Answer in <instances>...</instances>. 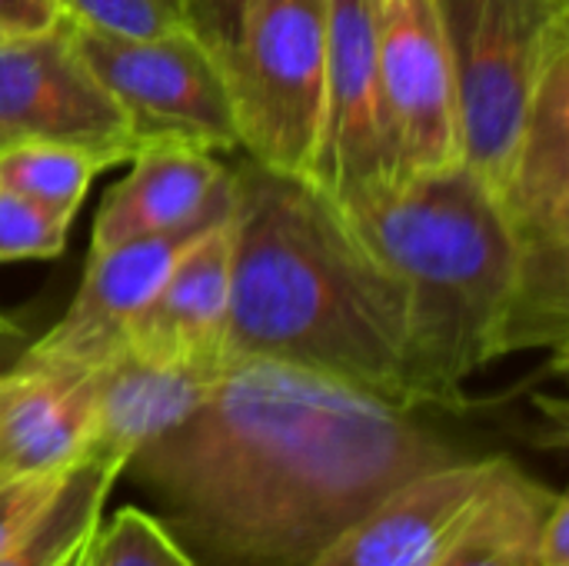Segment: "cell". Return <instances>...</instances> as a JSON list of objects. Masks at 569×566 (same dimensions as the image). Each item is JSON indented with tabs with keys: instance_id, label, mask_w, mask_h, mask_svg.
Masks as SVG:
<instances>
[{
	"instance_id": "obj_26",
	"label": "cell",
	"mask_w": 569,
	"mask_h": 566,
	"mask_svg": "<svg viewBox=\"0 0 569 566\" xmlns=\"http://www.w3.org/2000/svg\"><path fill=\"white\" fill-rule=\"evenodd\" d=\"M540 566H569V500L563 494H557L540 530Z\"/></svg>"
},
{
	"instance_id": "obj_30",
	"label": "cell",
	"mask_w": 569,
	"mask_h": 566,
	"mask_svg": "<svg viewBox=\"0 0 569 566\" xmlns=\"http://www.w3.org/2000/svg\"><path fill=\"white\" fill-rule=\"evenodd\" d=\"M0 37H3V33H0Z\"/></svg>"
},
{
	"instance_id": "obj_13",
	"label": "cell",
	"mask_w": 569,
	"mask_h": 566,
	"mask_svg": "<svg viewBox=\"0 0 569 566\" xmlns=\"http://www.w3.org/2000/svg\"><path fill=\"white\" fill-rule=\"evenodd\" d=\"M233 214V210H230ZM230 314V217L210 227L123 330V354L160 367H220Z\"/></svg>"
},
{
	"instance_id": "obj_6",
	"label": "cell",
	"mask_w": 569,
	"mask_h": 566,
	"mask_svg": "<svg viewBox=\"0 0 569 566\" xmlns=\"http://www.w3.org/2000/svg\"><path fill=\"white\" fill-rule=\"evenodd\" d=\"M330 40V0H253L240 37L220 60L250 160L310 170Z\"/></svg>"
},
{
	"instance_id": "obj_22",
	"label": "cell",
	"mask_w": 569,
	"mask_h": 566,
	"mask_svg": "<svg viewBox=\"0 0 569 566\" xmlns=\"http://www.w3.org/2000/svg\"><path fill=\"white\" fill-rule=\"evenodd\" d=\"M70 237V220H60L37 203L0 190V264L60 257Z\"/></svg>"
},
{
	"instance_id": "obj_25",
	"label": "cell",
	"mask_w": 569,
	"mask_h": 566,
	"mask_svg": "<svg viewBox=\"0 0 569 566\" xmlns=\"http://www.w3.org/2000/svg\"><path fill=\"white\" fill-rule=\"evenodd\" d=\"M60 20L57 0H0V33H33Z\"/></svg>"
},
{
	"instance_id": "obj_21",
	"label": "cell",
	"mask_w": 569,
	"mask_h": 566,
	"mask_svg": "<svg viewBox=\"0 0 569 566\" xmlns=\"http://www.w3.org/2000/svg\"><path fill=\"white\" fill-rule=\"evenodd\" d=\"M73 27L110 37H157L187 27L183 0H57Z\"/></svg>"
},
{
	"instance_id": "obj_9",
	"label": "cell",
	"mask_w": 569,
	"mask_h": 566,
	"mask_svg": "<svg viewBox=\"0 0 569 566\" xmlns=\"http://www.w3.org/2000/svg\"><path fill=\"white\" fill-rule=\"evenodd\" d=\"M307 177L340 207L403 180L377 70L370 0H330L320 127Z\"/></svg>"
},
{
	"instance_id": "obj_4",
	"label": "cell",
	"mask_w": 569,
	"mask_h": 566,
	"mask_svg": "<svg viewBox=\"0 0 569 566\" xmlns=\"http://www.w3.org/2000/svg\"><path fill=\"white\" fill-rule=\"evenodd\" d=\"M450 50L463 163L500 187L530 97L569 50V0H437Z\"/></svg>"
},
{
	"instance_id": "obj_1",
	"label": "cell",
	"mask_w": 569,
	"mask_h": 566,
	"mask_svg": "<svg viewBox=\"0 0 569 566\" xmlns=\"http://www.w3.org/2000/svg\"><path fill=\"white\" fill-rule=\"evenodd\" d=\"M463 454L337 377L223 360L207 397L127 470L197 566H313L397 484Z\"/></svg>"
},
{
	"instance_id": "obj_19",
	"label": "cell",
	"mask_w": 569,
	"mask_h": 566,
	"mask_svg": "<svg viewBox=\"0 0 569 566\" xmlns=\"http://www.w3.org/2000/svg\"><path fill=\"white\" fill-rule=\"evenodd\" d=\"M110 163L90 150L50 143V140H20L0 147V190H10L40 210L70 220L77 217L93 177Z\"/></svg>"
},
{
	"instance_id": "obj_27",
	"label": "cell",
	"mask_w": 569,
	"mask_h": 566,
	"mask_svg": "<svg viewBox=\"0 0 569 566\" xmlns=\"http://www.w3.org/2000/svg\"><path fill=\"white\" fill-rule=\"evenodd\" d=\"M97 534V530H93ZM93 534H90V540L83 544V550H80V557H77V564L73 566H93Z\"/></svg>"
},
{
	"instance_id": "obj_18",
	"label": "cell",
	"mask_w": 569,
	"mask_h": 566,
	"mask_svg": "<svg viewBox=\"0 0 569 566\" xmlns=\"http://www.w3.org/2000/svg\"><path fill=\"white\" fill-rule=\"evenodd\" d=\"M127 467L103 457H80L47 514L0 554V566H63L100 527L103 504Z\"/></svg>"
},
{
	"instance_id": "obj_20",
	"label": "cell",
	"mask_w": 569,
	"mask_h": 566,
	"mask_svg": "<svg viewBox=\"0 0 569 566\" xmlns=\"http://www.w3.org/2000/svg\"><path fill=\"white\" fill-rule=\"evenodd\" d=\"M93 566H197L190 550L140 507H123L93 534Z\"/></svg>"
},
{
	"instance_id": "obj_3",
	"label": "cell",
	"mask_w": 569,
	"mask_h": 566,
	"mask_svg": "<svg viewBox=\"0 0 569 566\" xmlns=\"http://www.w3.org/2000/svg\"><path fill=\"white\" fill-rule=\"evenodd\" d=\"M343 210L403 284L413 410H463V384L510 354L517 240L500 197L457 163Z\"/></svg>"
},
{
	"instance_id": "obj_5",
	"label": "cell",
	"mask_w": 569,
	"mask_h": 566,
	"mask_svg": "<svg viewBox=\"0 0 569 566\" xmlns=\"http://www.w3.org/2000/svg\"><path fill=\"white\" fill-rule=\"evenodd\" d=\"M517 240L510 354L567 347L569 324V50L543 70L500 187Z\"/></svg>"
},
{
	"instance_id": "obj_12",
	"label": "cell",
	"mask_w": 569,
	"mask_h": 566,
	"mask_svg": "<svg viewBox=\"0 0 569 566\" xmlns=\"http://www.w3.org/2000/svg\"><path fill=\"white\" fill-rule=\"evenodd\" d=\"M507 457H460L383 494L313 566H437Z\"/></svg>"
},
{
	"instance_id": "obj_7",
	"label": "cell",
	"mask_w": 569,
	"mask_h": 566,
	"mask_svg": "<svg viewBox=\"0 0 569 566\" xmlns=\"http://www.w3.org/2000/svg\"><path fill=\"white\" fill-rule=\"evenodd\" d=\"M73 40L127 113L137 150L157 143L210 153L240 147L223 63L190 27L157 37H110L73 27Z\"/></svg>"
},
{
	"instance_id": "obj_23",
	"label": "cell",
	"mask_w": 569,
	"mask_h": 566,
	"mask_svg": "<svg viewBox=\"0 0 569 566\" xmlns=\"http://www.w3.org/2000/svg\"><path fill=\"white\" fill-rule=\"evenodd\" d=\"M70 470L0 477V554L13 547L53 504Z\"/></svg>"
},
{
	"instance_id": "obj_11",
	"label": "cell",
	"mask_w": 569,
	"mask_h": 566,
	"mask_svg": "<svg viewBox=\"0 0 569 566\" xmlns=\"http://www.w3.org/2000/svg\"><path fill=\"white\" fill-rule=\"evenodd\" d=\"M400 177L463 163L450 50L437 0H370Z\"/></svg>"
},
{
	"instance_id": "obj_14",
	"label": "cell",
	"mask_w": 569,
	"mask_h": 566,
	"mask_svg": "<svg viewBox=\"0 0 569 566\" xmlns=\"http://www.w3.org/2000/svg\"><path fill=\"white\" fill-rule=\"evenodd\" d=\"M97 370L20 357L0 374V477L60 474L83 457Z\"/></svg>"
},
{
	"instance_id": "obj_2",
	"label": "cell",
	"mask_w": 569,
	"mask_h": 566,
	"mask_svg": "<svg viewBox=\"0 0 569 566\" xmlns=\"http://www.w3.org/2000/svg\"><path fill=\"white\" fill-rule=\"evenodd\" d=\"M230 314L223 360H277L413 410L407 297L347 210L310 177L230 170ZM417 414V410H413Z\"/></svg>"
},
{
	"instance_id": "obj_28",
	"label": "cell",
	"mask_w": 569,
	"mask_h": 566,
	"mask_svg": "<svg viewBox=\"0 0 569 566\" xmlns=\"http://www.w3.org/2000/svg\"><path fill=\"white\" fill-rule=\"evenodd\" d=\"M87 540H90V537H87ZM80 550H83V547H80ZM80 550H77V554H73V557H70V560H67V564H63V566H73V564H77V557H80Z\"/></svg>"
},
{
	"instance_id": "obj_29",
	"label": "cell",
	"mask_w": 569,
	"mask_h": 566,
	"mask_svg": "<svg viewBox=\"0 0 569 566\" xmlns=\"http://www.w3.org/2000/svg\"><path fill=\"white\" fill-rule=\"evenodd\" d=\"M0 334H10V324H7L3 317H0Z\"/></svg>"
},
{
	"instance_id": "obj_16",
	"label": "cell",
	"mask_w": 569,
	"mask_h": 566,
	"mask_svg": "<svg viewBox=\"0 0 569 566\" xmlns=\"http://www.w3.org/2000/svg\"><path fill=\"white\" fill-rule=\"evenodd\" d=\"M220 367H160L130 354L113 357L97 370L83 457L127 467L140 447L177 427L207 397Z\"/></svg>"
},
{
	"instance_id": "obj_17",
	"label": "cell",
	"mask_w": 569,
	"mask_h": 566,
	"mask_svg": "<svg viewBox=\"0 0 569 566\" xmlns=\"http://www.w3.org/2000/svg\"><path fill=\"white\" fill-rule=\"evenodd\" d=\"M553 500L557 490L507 460L437 566H540V530Z\"/></svg>"
},
{
	"instance_id": "obj_15",
	"label": "cell",
	"mask_w": 569,
	"mask_h": 566,
	"mask_svg": "<svg viewBox=\"0 0 569 566\" xmlns=\"http://www.w3.org/2000/svg\"><path fill=\"white\" fill-rule=\"evenodd\" d=\"M230 183V167L200 147L157 143L130 157V173L103 197L90 250L167 234L197 220Z\"/></svg>"
},
{
	"instance_id": "obj_10",
	"label": "cell",
	"mask_w": 569,
	"mask_h": 566,
	"mask_svg": "<svg viewBox=\"0 0 569 566\" xmlns=\"http://www.w3.org/2000/svg\"><path fill=\"white\" fill-rule=\"evenodd\" d=\"M233 210V180L227 190L190 224L133 237L113 244L107 250H90L83 280L63 310V317L27 347L23 357L40 364L87 367L97 370L123 354V330L133 314L160 290L173 264L217 224H223Z\"/></svg>"
},
{
	"instance_id": "obj_8",
	"label": "cell",
	"mask_w": 569,
	"mask_h": 566,
	"mask_svg": "<svg viewBox=\"0 0 569 566\" xmlns=\"http://www.w3.org/2000/svg\"><path fill=\"white\" fill-rule=\"evenodd\" d=\"M50 140L110 167L137 153L127 113L83 60L70 20L0 37V147Z\"/></svg>"
},
{
	"instance_id": "obj_24",
	"label": "cell",
	"mask_w": 569,
	"mask_h": 566,
	"mask_svg": "<svg viewBox=\"0 0 569 566\" xmlns=\"http://www.w3.org/2000/svg\"><path fill=\"white\" fill-rule=\"evenodd\" d=\"M253 0H183L187 27L223 60L240 37V27L247 20V10Z\"/></svg>"
}]
</instances>
